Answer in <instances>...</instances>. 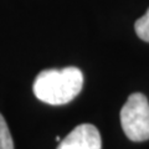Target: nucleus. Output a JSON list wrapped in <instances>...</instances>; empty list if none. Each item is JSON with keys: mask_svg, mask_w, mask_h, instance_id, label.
Wrapping results in <instances>:
<instances>
[{"mask_svg": "<svg viewBox=\"0 0 149 149\" xmlns=\"http://www.w3.org/2000/svg\"><path fill=\"white\" fill-rule=\"evenodd\" d=\"M83 86V73L76 67L44 70L34 82V95L41 102L61 106L71 102Z\"/></svg>", "mask_w": 149, "mask_h": 149, "instance_id": "nucleus-1", "label": "nucleus"}, {"mask_svg": "<svg viewBox=\"0 0 149 149\" xmlns=\"http://www.w3.org/2000/svg\"><path fill=\"white\" fill-rule=\"evenodd\" d=\"M120 124L130 141L149 139V102L143 93H133L120 109Z\"/></svg>", "mask_w": 149, "mask_h": 149, "instance_id": "nucleus-2", "label": "nucleus"}, {"mask_svg": "<svg viewBox=\"0 0 149 149\" xmlns=\"http://www.w3.org/2000/svg\"><path fill=\"white\" fill-rule=\"evenodd\" d=\"M101 134L95 125L80 124L60 142L56 149H101Z\"/></svg>", "mask_w": 149, "mask_h": 149, "instance_id": "nucleus-3", "label": "nucleus"}, {"mask_svg": "<svg viewBox=\"0 0 149 149\" xmlns=\"http://www.w3.org/2000/svg\"><path fill=\"white\" fill-rule=\"evenodd\" d=\"M134 29L139 39L149 42V9L142 17H139L134 24Z\"/></svg>", "mask_w": 149, "mask_h": 149, "instance_id": "nucleus-4", "label": "nucleus"}, {"mask_svg": "<svg viewBox=\"0 0 149 149\" xmlns=\"http://www.w3.org/2000/svg\"><path fill=\"white\" fill-rule=\"evenodd\" d=\"M0 149H14L13 137L1 114H0Z\"/></svg>", "mask_w": 149, "mask_h": 149, "instance_id": "nucleus-5", "label": "nucleus"}]
</instances>
